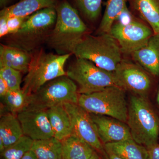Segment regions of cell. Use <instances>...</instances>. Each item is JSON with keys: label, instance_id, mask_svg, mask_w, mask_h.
Returning a JSON list of instances; mask_svg holds the SVG:
<instances>
[{"label": "cell", "instance_id": "cell-1", "mask_svg": "<svg viewBox=\"0 0 159 159\" xmlns=\"http://www.w3.org/2000/svg\"><path fill=\"white\" fill-rule=\"evenodd\" d=\"M55 9L57 19L46 41L59 54H72L75 46L87 34V27L66 1Z\"/></svg>", "mask_w": 159, "mask_h": 159}, {"label": "cell", "instance_id": "cell-2", "mask_svg": "<svg viewBox=\"0 0 159 159\" xmlns=\"http://www.w3.org/2000/svg\"><path fill=\"white\" fill-rule=\"evenodd\" d=\"M72 54L105 70L114 72L122 60L123 53L113 36L110 33H104L98 36L87 34L75 46Z\"/></svg>", "mask_w": 159, "mask_h": 159}, {"label": "cell", "instance_id": "cell-3", "mask_svg": "<svg viewBox=\"0 0 159 159\" xmlns=\"http://www.w3.org/2000/svg\"><path fill=\"white\" fill-rule=\"evenodd\" d=\"M126 123L132 139L138 144L146 147L157 142L159 118L146 98L131 97Z\"/></svg>", "mask_w": 159, "mask_h": 159}, {"label": "cell", "instance_id": "cell-4", "mask_svg": "<svg viewBox=\"0 0 159 159\" xmlns=\"http://www.w3.org/2000/svg\"><path fill=\"white\" fill-rule=\"evenodd\" d=\"M71 54H55L40 50L31 55L22 89L26 96L34 93L49 81L66 75L65 65Z\"/></svg>", "mask_w": 159, "mask_h": 159}, {"label": "cell", "instance_id": "cell-5", "mask_svg": "<svg viewBox=\"0 0 159 159\" xmlns=\"http://www.w3.org/2000/svg\"><path fill=\"white\" fill-rule=\"evenodd\" d=\"M78 104L89 114L107 116L127 123L128 105L125 90L122 88L109 87L92 93L80 94Z\"/></svg>", "mask_w": 159, "mask_h": 159}, {"label": "cell", "instance_id": "cell-6", "mask_svg": "<svg viewBox=\"0 0 159 159\" xmlns=\"http://www.w3.org/2000/svg\"><path fill=\"white\" fill-rule=\"evenodd\" d=\"M67 76L78 84L80 94H88L119 86L114 72L99 67L88 60L78 58L69 66Z\"/></svg>", "mask_w": 159, "mask_h": 159}, {"label": "cell", "instance_id": "cell-7", "mask_svg": "<svg viewBox=\"0 0 159 159\" xmlns=\"http://www.w3.org/2000/svg\"><path fill=\"white\" fill-rule=\"evenodd\" d=\"M57 19L55 8L41 9L28 16L19 31L12 34L11 45L27 51L47 39Z\"/></svg>", "mask_w": 159, "mask_h": 159}, {"label": "cell", "instance_id": "cell-8", "mask_svg": "<svg viewBox=\"0 0 159 159\" xmlns=\"http://www.w3.org/2000/svg\"><path fill=\"white\" fill-rule=\"evenodd\" d=\"M79 94L75 83L67 75L45 84L28 97L25 108L46 110L65 103H78Z\"/></svg>", "mask_w": 159, "mask_h": 159}, {"label": "cell", "instance_id": "cell-9", "mask_svg": "<svg viewBox=\"0 0 159 159\" xmlns=\"http://www.w3.org/2000/svg\"><path fill=\"white\" fill-rule=\"evenodd\" d=\"M110 34L116 40L123 54L131 55L144 47L154 33L149 27L134 20L126 25L114 23Z\"/></svg>", "mask_w": 159, "mask_h": 159}, {"label": "cell", "instance_id": "cell-10", "mask_svg": "<svg viewBox=\"0 0 159 159\" xmlns=\"http://www.w3.org/2000/svg\"><path fill=\"white\" fill-rule=\"evenodd\" d=\"M70 119L73 134L87 143L94 150L103 155L105 152L104 145L99 139L96 125L90 115L78 104H64Z\"/></svg>", "mask_w": 159, "mask_h": 159}, {"label": "cell", "instance_id": "cell-11", "mask_svg": "<svg viewBox=\"0 0 159 159\" xmlns=\"http://www.w3.org/2000/svg\"><path fill=\"white\" fill-rule=\"evenodd\" d=\"M144 70L138 64L122 60L114 73L120 87L135 95L146 98L151 81Z\"/></svg>", "mask_w": 159, "mask_h": 159}, {"label": "cell", "instance_id": "cell-12", "mask_svg": "<svg viewBox=\"0 0 159 159\" xmlns=\"http://www.w3.org/2000/svg\"><path fill=\"white\" fill-rule=\"evenodd\" d=\"M17 117L24 135L33 141L54 137L46 110L25 109L17 114Z\"/></svg>", "mask_w": 159, "mask_h": 159}, {"label": "cell", "instance_id": "cell-13", "mask_svg": "<svg viewBox=\"0 0 159 159\" xmlns=\"http://www.w3.org/2000/svg\"><path fill=\"white\" fill-rule=\"evenodd\" d=\"M102 144L133 139L128 125L112 117L90 114Z\"/></svg>", "mask_w": 159, "mask_h": 159}, {"label": "cell", "instance_id": "cell-14", "mask_svg": "<svg viewBox=\"0 0 159 159\" xmlns=\"http://www.w3.org/2000/svg\"><path fill=\"white\" fill-rule=\"evenodd\" d=\"M131 55L144 70L159 76V34H153L144 47Z\"/></svg>", "mask_w": 159, "mask_h": 159}, {"label": "cell", "instance_id": "cell-15", "mask_svg": "<svg viewBox=\"0 0 159 159\" xmlns=\"http://www.w3.org/2000/svg\"><path fill=\"white\" fill-rule=\"evenodd\" d=\"M31 55L28 51L11 45L0 46V67L7 66L27 73Z\"/></svg>", "mask_w": 159, "mask_h": 159}, {"label": "cell", "instance_id": "cell-16", "mask_svg": "<svg viewBox=\"0 0 159 159\" xmlns=\"http://www.w3.org/2000/svg\"><path fill=\"white\" fill-rule=\"evenodd\" d=\"M22 129L17 116L8 112L3 114L0 119V152L14 144L24 136Z\"/></svg>", "mask_w": 159, "mask_h": 159}, {"label": "cell", "instance_id": "cell-17", "mask_svg": "<svg viewBox=\"0 0 159 159\" xmlns=\"http://www.w3.org/2000/svg\"><path fill=\"white\" fill-rule=\"evenodd\" d=\"M47 112L54 138L61 141L72 134L70 119L64 104L48 109Z\"/></svg>", "mask_w": 159, "mask_h": 159}, {"label": "cell", "instance_id": "cell-18", "mask_svg": "<svg viewBox=\"0 0 159 159\" xmlns=\"http://www.w3.org/2000/svg\"><path fill=\"white\" fill-rule=\"evenodd\" d=\"M56 0H21L1 10L0 16L27 17L34 12L47 8H55Z\"/></svg>", "mask_w": 159, "mask_h": 159}, {"label": "cell", "instance_id": "cell-19", "mask_svg": "<svg viewBox=\"0 0 159 159\" xmlns=\"http://www.w3.org/2000/svg\"><path fill=\"white\" fill-rule=\"evenodd\" d=\"M131 7L150 25L154 34H159V0H129Z\"/></svg>", "mask_w": 159, "mask_h": 159}, {"label": "cell", "instance_id": "cell-20", "mask_svg": "<svg viewBox=\"0 0 159 159\" xmlns=\"http://www.w3.org/2000/svg\"><path fill=\"white\" fill-rule=\"evenodd\" d=\"M103 145L105 150L123 159H148L146 147L138 144L133 139Z\"/></svg>", "mask_w": 159, "mask_h": 159}, {"label": "cell", "instance_id": "cell-21", "mask_svg": "<svg viewBox=\"0 0 159 159\" xmlns=\"http://www.w3.org/2000/svg\"><path fill=\"white\" fill-rule=\"evenodd\" d=\"M61 142L63 159H90L95 151L87 143L74 134Z\"/></svg>", "mask_w": 159, "mask_h": 159}, {"label": "cell", "instance_id": "cell-22", "mask_svg": "<svg viewBox=\"0 0 159 159\" xmlns=\"http://www.w3.org/2000/svg\"><path fill=\"white\" fill-rule=\"evenodd\" d=\"M31 151L37 159H63L61 142L54 137L34 141Z\"/></svg>", "mask_w": 159, "mask_h": 159}, {"label": "cell", "instance_id": "cell-23", "mask_svg": "<svg viewBox=\"0 0 159 159\" xmlns=\"http://www.w3.org/2000/svg\"><path fill=\"white\" fill-rule=\"evenodd\" d=\"M126 5L125 0H107L105 12L98 29L99 34L110 33L116 19Z\"/></svg>", "mask_w": 159, "mask_h": 159}, {"label": "cell", "instance_id": "cell-24", "mask_svg": "<svg viewBox=\"0 0 159 159\" xmlns=\"http://www.w3.org/2000/svg\"><path fill=\"white\" fill-rule=\"evenodd\" d=\"M28 97L22 89L10 90L2 99L4 105L9 112L17 116L20 112L25 109L27 106Z\"/></svg>", "mask_w": 159, "mask_h": 159}, {"label": "cell", "instance_id": "cell-25", "mask_svg": "<svg viewBox=\"0 0 159 159\" xmlns=\"http://www.w3.org/2000/svg\"><path fill=\"white\" fill-rule=\"evenodd\" d=\"M33 142L29 137L23 136L17 142L6 148L1 154L4 159H22L31 150Z\"/></svg>", "mask_w": 159, "mask_h": 159}, {"label": "cell", "instance_id": "cell-26", "mask_svg": "<svg viewBox=\"0 0 159 159\" xmlns=\"http://www.w3.org/2000/svg\"><path fill=\"white\" fill-rule=\"evenodd\" d=\"M77 6L86 16L91 20L99 17L102 0H76Z\"/></svg>", "mask_w": 159, "mask_h": 159}, {"label": "cell", "instance_id": "cell-27", "mask_svg": "<svg viewBox=\"0 0 159 159\" xmlns=\"http://www.w3.org/2000/svg\"><path fill=\"white\" fill-rule=\"evenodd\" d=\"M21 72L7 66L0 67V77L7 83L9 90L20 89L22 82Z\"/></svg>", "mask_w": 159, "mask_h": 159}, {"label": "cell", "instance_id": "cell-28", "mask_svg": "<svg viewBox=\"0 0 159 159\" xmlns=\"http://www.w3.org/2000/svg\"><path fill=\"white\" fill-rule=\"evenodd\" d=\"M27 17L11 16L8 18L7 25L9 34H13L16 33Z\"/></svg>", "mask_w": 159, "mask_h": 159}, {"label": "cell", "instance_id": "cell-29", "mask_svg": "<svg viewBox=\"0 0 159 159\" xmlns=\"http://www.w3.org/2000/svg\"><path fill=\"white\" fill-rule=\"evenodd\" d=\"M134 20H135L134 19L133 16L129 10L126 5L116 19L115 23H119L122 25H126L132 22Z\"/></svg>", "mask_w": 159, "mask_h": 159}, {"label": "cell", "instance_id": "cell-30", "mask_svg": "<svg viewBox=\"0 0 159 159\" xmlns=\"http://www.w3.org/2000/svg\"><path fill=\"white\" fill-rule=\"evenodd\" d=\"M148 159H159V144L157 142L146 146Z\"/></svg>", "mask_w": 159, "mask_h": 159}, {"label": "cell", "instance_id": "cell-31", "mask_svg": "<svg viewBox=\"0 0 159 159\" xmlns=\"http://www.w3.org/2000/svg\"><path fill=\"white\" fill-rule=\"evenodd\" d=\"M8 18L3 16H0V36L4 37L9 34L7 25Z\"/></svg>", "mask_w": 159, "mask_h": 159}, {"label": "cell", "instance_id": "cell-32", "mask_svg": "<svg viewBox=\"0 0 159 159\" xmlns=\"http://www.w3.org/2000/svg\"><path fill=\"white\" fill-rule=\"evenodd\" d=\"M10 90L6 81L0 77V97L3 98Z\"/></svg>", "mask_w": 159, "mask_h": 159}, {"label": "cell", "instance_id": "cell-33", "mask_svg": "<svg viewBox=\"0 0 159 159\" xmlns=\"http://www.w3.org/2000/svg\"><path fill=\"white\" fill-rule=\"evenodd\" d=\"M101 157L102 159H123L115 154L106 150H105V152L104 154L101 156Z\"/></svg>", "mask_w": 159, "mask_h": 159}, {"label": "cell", "instance_id": "cell-34", "mask_svg": "<svg viewBox=\"0 0 159 159\" xmlns=\"http://www.w3.org/2000/svg\"><path fill=\"white\" fill-rule=\"evenodd\" d=\"M22 159H37L34 153L30 150L25 154Z\"/></svg>", "mask_w": 159, "mask_h": 159}, {"label": "cell", "instance_id": "cell-35", "mask_svg": "<svg viewBox=\"0 0 159 159\" xmlns=\"http://www.w3.org/2000/svg\"><path fill=\"white\" fill-rule=\"evenodd\" d=\"M90 159H102L101 157L99 155V153L95 151L93 156Z\"/></svg>", "mask_w": 159, "mask_h": 159}, {"label": "cell", "instance_id": "cell-36", "mask_svg": "<svg viewBox=\"0 0 159 159\" xmlns=\"http://www.w3.org/2000/svg\"><path fill=\"white\" fill-rule=\"evenodd\" d=\"M10 0H0V5L1 7H4L8 4Z\"/></svg>", "mask_w": 159, "mask_h": 159}, {"label": "cell", "instance_id": "cell-37", "mask_svg": "<svg viewBox=\"0 0 159 159\" xmlns=\"http://www.w3.org/2000/svg\"><path fill=\"white\" fill-rule=\"evenodd\" d=\"M157 103L159 105V89L158 91L157 94Z\"/></svg>", "mask_w": 159, "mask_h": 159}]
</instances>
